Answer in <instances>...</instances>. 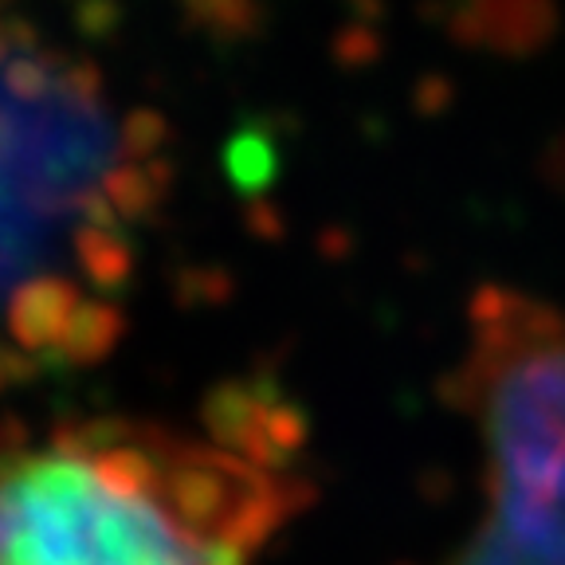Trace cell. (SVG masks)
<instances>
[{"mask_svg": "<svg viewBox=\"0 0 565 565\" xmlns=\"http://www.w3.org/2000/svg\"><path fill=\"white\" fill-rule=\"evenodd\" d=\"M126 173L130 130L95 67L0 24V315L71 271Z\"/></svg>", "mask_w": 565, "mask_h": 565, "instance_id": "1", "label": "cell"}, {"mask_svg": "<svg viewBox=\"0 0 565 565\" xmlns=\"http://www.w3.org/2000/svg\"><path fill=\"white\" fill-rule=\"evenodd\" d=\"M487 456V507L444 565H565V315L483 291L463 365Z\"/></svg>", "mask_w": 565, "mask_h": 565, "instance_id": "2", "label": "cell"}, {"mask_svg": "<svg viewBox=\"0 0 565 565\" xmlns=\"http://www.w3.org/2000/svg\"><path fill=\"white\" fill-rule=\"evenodd\" d=\"M0 565H244V542L150 456L47 444L0 463Z\"/></svg>", "mask_w": 565, "mask_h": 565, "instance_id": "3", "label": "cell"}]
</instances>
